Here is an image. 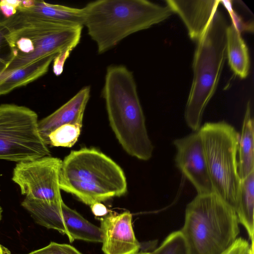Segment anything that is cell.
Instances as JSON below:
<instances>
[{
	"mask_svg": "<svg viewBox=\"0 0 254 254\" xmlns=\"http://www.w3.org/2000/svg\"><path fill=\"white\" fill-rule=\"evenodd\" d=\"M220 0H166L165 2L173 13H177L182 19L191 40L197 43L217 11Z\"/></svg>",
	"mask_w": 254,
	"mask_h": 254,
	"instance_id": "4fadbf2b",
	"label": "cell"
},
{
	"mask_svg": "<svg viewBox=\"0 0 254 254\" xmlns=\"http://www.w3.org/2000/svg\"><path fill=\"white\" fill-rule=\"evenodd\" d=\"M60 179L82 182L101 187L121 196L127 191L122 169L112 159L94 148L71 151L62 162Z\"/></svg>",
	"mask_w": 254,
	"mask_h": 254,
	"instance_id": "ba28073f",
	"label": "cell"
},
{
	"mask_svg": "<svg viewBox=\"0 0 254 254\" xmlns=\"http://www.w3.org/2000/svg\"><path fill=\"white\" fill-rule=\"evenodd\" d=\"M27 254H82L74 247L65 244L51 242L47 246Z\"/></svg>",
	"mask_w": 254,
	"mask_h": 254,
	"instance_id": "d4e9b609",
	"label": "cell"
},
{
	"mask_svg": "<svg viewBox=\"0 0 254 254\" xmlns=\"http://www.w3.org/2000/svg\"><path fill=\"white\" fill-rule=\"evenodd\" d=\"M50 155L39 131L37 113L23 106L0 105V160L17 163Z\"/></svg>",
	"mask_w": 254,
	"mask_h": 254,
	"instance_id": "52a82bcc",
	"label": "cell"
},
{
	"mask_svg": "<svg viewBox=\"0 0 254 254\" xmlns=\"http://www.w3.org/2000/svg\"><path fill=\"white\" fill-rule=\"evenodd\" d=\"M6 18L2 13L0 8V25H1L5 20Z\"/></svg>",
	"mask_w": 254,
	"mask_h": 254,
	"instance_id": "f546056e",
	"label": "cell"
},
{
	"mask_svg": "<svg viewBox=\"0 0 254 254\" xmlns=\"http://www.w3.org/2000/svg\"><path fill=\"white\" fill-rule=\"evenodd\" d=\"M226 52L229 65L235 75L246 78L250 67L248 48L241 34L232 24L226 30Z\"/></svg>",
	"mask_w": 254,
	"mask_h": 254,
	"instance_id": "ac0fdd59",
	"label": "cell"
},
{
	"mask_svg": "<svg viewBox=\"0 0 254 254\" xmlns=\"http://www.w3.org/2000/svg\"><path fill=\"white\" fill-rule=\"evenodd\" d=\"M173 143L177 150L176 166L192 184L197 194L214 192L198 130L176 139Z\"/></svg>",
	"mask_w": 254,
	"mask_h": 254,
	"instance_id": "8fae6325",
	"label": "cell"
},
{
	"mask_svg": "<svg viewBox=\"0 0 254 254\" xmlns=\"http://www.w3.org/2000/svg\"><path fill=\"white\" fill-rule=\"evenodd\" d=\"M4 248H3L0 245V254H8V252H5V251H7V250H4Z\"/></svg>",
	"mask_w": 254,
	"mask_h": 254,
	"instance_id": "4dcf8cb0",
	"label": "cell"
},
{
	"mask_svg": "<svg viewBox=\"0 0 254 254\" xmlns=\"http://www.w3.org/2000/svg\"><path fill=\"white\" fill-rule=\"evenodd\" d=\"M254 127L250 101L248 102L240 134L238 153V171L241 180L254 171Z\"/></svg>",
	"mask_w": 254,
	"mask_h": 254,
	"instance_id": "e0dca14e",
	"label": "cell"
},
{
	"mask_svg": "<svg viewBox=\"0 0 254 254\" xmlns=\"http://www.w3.org/2000/svg\"><path fill=\"white\" fill-rule=\"evenodd\" d=\"M251 243L242 238H238L225 251L220 254H249Z\"/></svg>",
	"mask_w": 254,
	"mask_h": 254,
	"instance_id": "484cf974",
	"label": "cell"
},
{
	"mask_svg": "<svg viewBox=\"0 0 254 254\" xmlns=\"http://www.w3.org/2000/svg\"><path fill=\"white\" fill-rule=\"evenodd\" d=\"M59 183L61 190L74 195L90 206L115 197L113 193L101 187L82 182L60 179Z\"/></svg>",
	"mask_w": 254,
	"mask_h": 254,
	"instance_id": "ffe728a7",
	"label": "cell"
},
{
	"mask_svg": "<svg viewBox=\"0 0 254 254\" xmlns=\"http://www.w3.org/2000/svg\"><path fill=\"white\" fill-rule=\"evenodd\" d=\"M57 55L48 56L24 67L0 75V96L25 86L45 74Z\"/></svg>",
	"mask_w": 254,
	"mask_h": 254,
	"instance_id": "2e32d148",
	"label": "cell"
},
{
	"mask_svg": "<svg viewBox=\"0 0 254 254\" xmlns=\"http://www.w3.org/2000/svg\"><path fill=\"white\" fill-rule=\"evenodd\" d=\"M17 8L35 13L53 22L71 27H83V8L51 4L43 0H20Z\"/></svg>",
	"mask_w": 254,
	"mask_h": 254,
	"instance_id": "9a60e30c",
	"label": "cell"
},
{
	"mask_svg": "<svg viewBox=\"0 0 254 254\" xmlns=\"http://www.w3.org/2000/svg\"><path fill=\"white\" fill-rule=\"evenodd\" d=\"M239 224L235 210L213 192L187 204L180 231L189 254H220L238 238Z\"/></svg>",
	"mask_w": 254,
	"mask_h": 254,
	"instance_id": "277c9868",
	"label": "cell"
},
{
	"mask_svg": "<svg viewBox=\"0 0 254 254\" xmlns=\"http://www.w3.org/2000/svg\"><path fill=\"white\" fill-rule=\"evenodd\" d=\"M198 131L214 192L236 210L241 182L237 159L240 133L224 121L206 123Z\"/></svg>",
	"mask_w": 254,
	"mask_h": 254,
	"instance_id": "8992f818",
	"label": "cell"
},
{
	"mask_svg": "<svg viewBox=\"0 0 254 254\" xmlns=\"http://www.w3.org/2000/svg\"><path fill=\"white\" fill-rule=\"evenodd\" d=\"M19 3L20 0H0V8L6 18L16 13Z\"/></svg>",
	"mask_w": 254,
	"mask_h": 254,
	"instance_id": "83f0119b",
	"label": "cell"
},
{
	"mask_svg": "<svg viewBox=\"0 0 254 254\" xmlns=\"http://www.w3.org/2000/svg\"><path fill=\"white\" fill-rule=\"evenodd\" d=\"M2 25L12 55L2 73L65 50L72 51L80 41L83 28L64 26L19 8Z\"/></svg>",
	"mask_w": 254,
	"mask_h": 254,
	"instance_id": "3957f363",
	"label": "cell"
},
{
	"mask_svg": "<svg viewBox=\"0 0 254 254\" xmlns=\"http://www.w3.org/2000/svg\"><path fill=\"white\" fill-rule=\"evenodd\" d=\"M71 51L69 50H65L56 56L53 60V72L55 75L59 76L61 74L65 61Z\"/></svg>",
	"mask_w": 254,
	"mask_h": 254,
	"instance_id": "4316f807",
	"label": "cell"
},
{
	"mask_svg": "<svg viewBox=\"0 0 254 254\" xmlns=\"http://www.w3.org/2000/svg\"><path fill=\"white\" fill-rule=\"evenodd\" d=\"M90 87L85 86L54 112L38 121L39 132L49 145L48 136L58 127L73 124L82 126L84 112L90 98Z\"/></svg>",
	"mask_w": 254,
	"mask_h": 254,
	"instance_id": "5bb4252c",
	"label": "cell"
},
{
	"mask_svg": "<svg viewBox=\"0 0 254 254\" xmlns=\"http://www.w3.org/2000/svg\"><path fill=\"white\" fill-rule=\"evenodd\" d=\"M150 254H189L187 245L180 231L170 233Z\"/></svg>",
	"mask_w": 254,
	"mask_h": 254,
	"instance_id": "7402d4cb",
	"label": "cell"
},
{
	"mask_svg": "<svg viewBox=\"0 0 254 254\" xmlns=\"http://www.w3.org/2000/svg\"><path fill=\"white\" fill-rule=\"evenodd\" d=\"M254 240L251 241L252 246H251V250H250V252L249 254H254Z\"/></svg>",
	"mask_w": 254,
	"mask_h": 254,
	"instance_id": "1f68e13d",
	"label": "cell"
},
{
	"mask_svg": "<svg viewBox=\"0 0 254 254\" xmlns=\"http://www.w3.org/2000/svg\"><path fill=\"white\" fill-rule=\"evenodd\" d=\"M2 208L0 204V221L2 217Z\"/></svg>",
	"mask_w": 254,
	"mask_h": 254,
	"instance_id": "d6a6232c",
	"label": "cell"
},
{
	"mask_svg": "<svg viewBox=\"0 0 254 254\" xmlns=\"http://www.w3.org/2000/svg\"><path fill=\"white\" fill-rule=\"evenodd\" d=\"M135 254H150V253L148 252H138Z\"/></svg>",
	"mask_w": 254,
	"mask_h": 254,
	"instance_id": "836d02e7",
	"label": "cell"
},
{
	"mask_svg": "<svg viewBox=\"0 0 254 254\" xmlns=\"http://www.w3.org/2000/svg\"><path fill=\"white\" fill-rule=\"evenodd\" d=\"M238 221L251 240L254 234V171L241 180L238 203L235 210Z\"/></svg>",
	"mask_w": 254,
	"mask_h": 254,
	"instance_id": "d6986e66",
	"label": "cell"
},
{
	"mask_svg": "<svg viewBox=\"0 0 254 254\" xmlns=\"http://www.w3.org/2000/svg\"><path fill=\"white\" fill-rule=\"evenodd\" d=\"M220 3H222L227 9L231 17L232 24L238 32L241 34L244 32L251 33L254 32V21H245L243 18L233 9L232 0H220Z\"/></svg>",
	"mask_w": 254,
	"mask_h": 254,
	"instance_id": "603a6c76",
	"label": "cell"
},
{
	"mask_svg": "<svg viewBox=\"0 0 254 254\" xmlns=\"http://www.w3.org/2000/svg\"><path fill=\"white\" fill-rule=\"evenodd\" d=\"M12 59V51L5 36L4 28L0 25V75L8 67Z\"/></svg>",
	"mask_w": 254,
	"mask_h": 254,
	"instance_id": "cb8c5ba5",
	"label": "cell"
},
{
	"mask_svg": "<svg viewBox=\"0 0 254 254\" xmlns=\"http://www.w3.org/2000/svg\"><path fill=\"white\" fill-rule=\"evenodd\" d=\"M102 95L110 127L122 148L132 157L149 160L154 147L132 72L123 65L109 66Z\"/></svg>",
	"mask_w": 254,
	"mask_h": 254,
	"instance_id": "6da1fadb",
	"label": "cell"
},
{
	"mask_svg": "<svg viewBox=\"0 0 254 254\" xmlns=\"http://www.w3.org/2000/svg\"><path fill=\"white\" fill-rule=\"evenodd\" d=\"M128 211L111 212L101 219L102 251L105 254H135L140 245L136 239Z\"/></svg>",
	"mask_w": 254,
	"mask_h": 254,
	"instance_id": "7c38bea8",
	"label": "cell"
},
{
	"mask_svg": "<svg viewBox=\"0 0 254 254\" xmlns=\"http://www.w3.org/2000/svg\"><path fill=\"white\" fill-rule=\"evenodd\" d=\"M81 128L82 126L73 124H66L58 127L49 135V145L72 147L77 141Z\"/></svg>",
	"mask_w": 254,
	"mask_h": 254,
	"instance_id": "44dd1931",
	"label": "cell"
},
{
	"mask_svg": "<svg viewBox=\"0 0 254 254\" xmlns=\"http://www.w3.org/2000/svg\"><path fill=\"white\" fill-rule=\"evenodd\" d=\"M21 205L37 223L66 235L71 243L75 240L102 243L100 228L67 206L63 199L49 202L25 197Z\"/></svg>",
	"mask_w": 254,
	"mask_h": 254,
	"instance_id": "9c48e42d",
	"label": "cell"
},
{
	"mask_svg": "<svg viewBox=\"0 0 254 254\" xmlns=\"http://www.w3.org/2000/svg\"><path fill=\"white\" fill-rule=\"evenodd\" d=\"M228 26L223 14L217 10L197 42L192 63L193 80L185 111L186 122L194 131L201 127L204 111L216 90L227 58Z\"/></svg>",
	"mask_w": 254,
	"mask_h": 254,
	"instance_id": "5b68a950",
	"label": "cell"
},
{
	"mask_svg": "<svg viewBox=\"0 0 254 254\" xmlns=\"http://www.w3.org/2000/svg\"><path fill=\"white\" fill-rule=\"evenodd\" d=\"M62 160L45 156L16 163L12 180L26 197L49 202L62 200L60 174Z\"/></svg>",
	"mask_w": 254,
	"mask_h": 254,
	"instance_id": "30bf717a",
	"label": "cell"
},
{
	"mask_svg": "<svg viewBox=\"0 0 254 254\" xmlns=\"http://www.w3.org/2000/svg\"><path fill=\"white\" fill-rule=\"evenodd\" d=\"M84 25L99 54L112 49L127 37L148 29L173 12L146 0H99L83 7Z\"/></svg>",
	"mask_w": 254,
	"mask_h": 254,
	"instance_id": "7a4b0ae2",
	"label": "cell"
},
{
	"mask_svg": "<svg viewBox=\"0 0 254 254\" xmlns=\"http://www.w3.org/2000/svg\"><path fill=\"white\" fill-rule=\"evenodd\" d=\"M92 212L95 216H102L108 213L106 207L102 202L95 203L91 205Z\"/></svg>",
	"mask_w": 254,
	"mask_h": 254,
	"instance_id": "f1b7e54d",
	"label": "cell"
}]
</instances>
